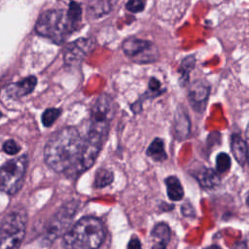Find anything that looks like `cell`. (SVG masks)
Wrapping results in <instances>:
<instances>
[{
    "label": "cell",
    "instance_id": "6da1fadb",
    "mask_svg": "<svg viewBox=\"0 0 249 249\" xmlns=\"http://www.w3.org/2000/svg\"><path fill=\"white\" fill-rule=\"evenodd\" d=\"M83 145L84 139L76 128H61L47 142L44 151L45 161L56 172L70 169L76 171Z\"/></svg>",
    "mask_w": 249,
    "mask_h": 249
},
{
    "label": "cell",
    "instance_id": "7a4b0ae2",
    "mask_svg": "<svg viewBox=\"0 0 249 249\" xmlns=\"http://www.w3.org/2000/svg\"><path fill=\"white\" fill-rule=\"evenodd\" d=\"M81 18V6L71 2L67 11L49 10L42 13L36 22L35 30L39 35L60 44L79 27Z\"/></svg>",
    "mask_w": 249,
    "mask_h": 249
},
{
    "label": "cell",
    "instance_id": "3957f363",
    "mask_svg": "<svg viewBox=\"0 0 249 249\" xmlns=\"http://www.w3.org/2000/svg\"><path fill=\"white\" fill-rule=\"evenodd\" d=\"M105 238V230L96 218L85 217L79 220L64 235L67 249H97Z\"/></svg>",
    "mask_w": 249,
    "mask_h": 249
},
{
    "label": "cell",
    "instance_id": "277c9868",
    "mask_svg": "<svg viewBox=\"0 0 249 249\" xmlns=\"http://www.w3.org/2000/svg\"><path fill=\"white\" fill-rule=\"evenodd\" d=\"M27 167V157L21 156L5 162L0 167V192L14 195L21 188Z\"/></svg>",
    "mask_w": 249,
    "mask_h": 249
},
{
    "label": "cell",
    "instance_id": "5b68a950",
    "mask_svg": "<svg viewBox=\"0 0 249 249\" xmlns=\"http://www.w3.org/2000/svg\"><path fill=\"white\" fill-rule=\"evenodd\" d=\"M25 234V218L18 212L8 214L0 225V249H18Z\"/></svg>",
    "mask_w": 249,
    "mask_h": 249
},
{
    "label": "cell",
    "instance_id": "8992f818",
    "mask_svg": "<svg viewBox=\"0 0 249 249\" xmlns=\"http://www.w3.org/2000/svg\"><path fill=\"white\" fill-rule=\"evenodd\" d=\"M113 116L114 104L112 98L107 94L99 95L92 106L89 131L106 137Z\"/></svg>",
    "mask_w": 249,
    "mask_h": 249
},
{
    "label": "cell",
    "instance_id": "52a82bcc",
    "mask_svg": "<svg viewBox=\"0 0 249 249\" xmlns=\"http://www.w3.org/2000/svg\"><path fill=\"white\" fill-rule=\"evenodd\" d=\"M122 49L125 55L137 63L154 62L159 57L158 49L152 42L136 37L125 39L122 45Z\"/></svg>",
    "mask_w": 249,
    "mask_h": 249
},
{
    "label": "cell",
    "instance_id": "ba28073f",
    "mask_svg": "<svg viewBox=\"0 0 249 249\" xmlns=\"http://www.w3.org/2000/svg\"><path fill=\"white\" fill-rule=\"evenodd\" d=\"M93 48L94 42L89 38H80L70 43L63 54L65 64L70 67L78 66Z\"/></svg>",
    "mask_w": 249,
    "mask_h": 249
},
{
    "label": "cell",
    "instance_id": "9c48e42d",
    "mask_svg": "<svg viewBox=\"0 0 249 249\" xmlns=\"http://www.w3.org/2000/svg\"><path fill=\"white\" fill-rule=\"evenodd\" d=\"M210 88L206 82L196 81L189 89V101L193 108L197 112H202L209 96Z\"/></svg>",
    "mask_w": 249,
    "mask_h": 249
},
{
    "label": "cell",
    "instance_id": "30bf717a",
    "mask_svg": "<svg viewBox=\"0 0 249 249\" xmlns=\"http://www.w3.org/2000/svg\"><path fill=\"white\" fill-rule=\"evenodd\" d=\"M37 84V79L34 76H29L18 83L12 84L7 87L6 92L9 97L18 98L30 93Z\"/></svg>",
    "mask_w": 249,
    "mask_h": 249
},
{
    "label": "cell",
    "instance_id": "8fae6325",
    "mask_svg": "<svg viewBox=\"0 0 249 249\" xmlns=\"http://www.w3.org/2000/svg\"><path fill=\"white\" fill-rule=\"evenodd\" d=\"M189 118L183 110L178 109L174 116V132L178 139L183 140L189 137L191 131Z\"/></svg>",
    "mask_w": 249,
    "mask_h": 249
},
{
    "label": "cell",
    "instance_id": "7c38bea8",
    "mask_svg": "<svg viewBox=\"0 0 249 249\" xmlns=\"http://www.w3.org/2000/svg\"><path fill=\"white\" fill-rule=\"evenodd\" d=\"M231 148L235 160L243 166L248 161V149L245 141L238 134H233L231 139Z\"/></svg>",
    "mask_w": 249,
    "mask_h": 249
},
{
    "label": "cell",
    "instance_id": "4fadbf2b",
    "mask_svg": "<svg viewBox=\"0 0 249 249\" xmlns=\"http://www.w3.org/2000/svg\"><path fill=\"white\" fill-rule=\"evenodd\" d=\"M166 186V193L170 200L178 201L184 196V190L176 176H169L164 181Z\"/></svg>",
    "mask_w": 249,
    "mask_h": 249
},
{
    "label": "cell",
    "instance_id": "5bb4252c",
    "mask_svg": "<svg viewBox=\"0 0 249 249\" xmlns=\"http://www.w3.org/2000/svg\"><path fill=\"white\" fill-rule=\"evenodd\" d=\"M196 178L201 187L207 189L214 188L220 183L219 175L211 168H202L197 173Z\"/></svg>",
    "mask_w": 249,
    "mask_h": 249
},
{
    "label": "cell",
    "instance_id": "9a60e30c",
    "mask_svg": "<svg viewBox=\"0 0 249 249\" xmlns=\"http://www.w3.org/2000/svg\"><path fill=\"white\" fill-rule=\"evenodd\" d=\"M146 154L157 161H163L167 159V155L164 151L163 141L160 138H156L149 145Z\"/></svg>",
    "mask_w": 249,
    "mask_h": 249
},
{
    "label": "cell",
    "instance_id": "2e32d148",
    "mask_svg": "<svg viewBox=\"0 0 249 249\" xmlns=\"http://www.w3.org/2000/svg\"><path fill=\"white\" fill-rule=\"evenodd\" d=\"M152 236L156 239H158L159 242H161L163 244H167L171 237V231L169 226L166 223L160 222L158 223L152 230Z\"/></svg>",
    "mask_w": 249,
    "mask_h": 249
},
{
    "label": "cell",
    "instance_id": "e0dca14e",
    "mask_svg": "<svg viewBox=\"0 0 249 249\" xmlns=\"http://www.w3.org/2000/svg\"><path fill=\"white\" fill-rule=\"evenodd\" d=\"M113 172L106 168H99L95 173L94 187L104 188L113 182Z\"/></svg>",
    "mask_w": 249,
    "mask_h": 249
},
{
    "label": "cell",
    "instance_id": "ac0fdd59",
    "mask_svg": "<svg viewBox=\"0 0 249 249\" xmlns=\"http://www.w3.org/2000/svg\"><path fill=\"white\" fill-rule=\"evenodd\" d=\"M231 167V158L226 153H220L216 158V171L224 173Z\"/></svg>",
    "mask_w": 249,
    "mask_h": 249
},
{
    "label": "cell",
    "instance_id": "d6986e66",
    "mask_svg": "<svg viewBox=\"0 0 249 249\" xmlns=\"http://www.w3.org/2000/svg\"><path fill=\"white\" fill-rule=\"evenodd\" d=\"M109 3L106 1H96L89 6V13H90L93 17H100L109 11Z\"/></svg>",
    "mask_w": 249,
    "mask_h": 249
},
{
    "label": "cell",
    "instance_id": "ffe728a7",
    "mask_svg": "<svg viewBox=\"0 0 249 249\" xmlns=\"http://www.w3.org/2000/svg\"><path fill=\"white\" fill-rule=\"evenodd\" d=\"M60 111L56 108H50L45 110L42 115V123L45 126H51L55 120L59 117Z\"/></svg>",
    "mask_w": 249,
    "mask_h": 249
},
{
    "label": "cell",
    "instance_id": "44dd1931",
    "mask_svg": "<svg viewBox=\"0 0 249 249\" xmlns=\"http://www.w3.org/2000/svg\"><path fill=\"white\" fill-rule=\"evenodd\" d=\"M195 57L192 56H187L183 59L182 63H181V67H180V72L182 75L183 80L186 82L189 78V73L190 71L194 68L195 66Z\"/></svg>",
    "mask_w": 249,
    "mask_h": 249
},
{
    "label": "cell",
    "instance_id": "7402d4cb",
    "mask_svg": "<svg viewBox=\"0 0 249 249\" xmlns=\"http://www.w3.org/2000/svg\"><path fill=\"white\" fill-rule=\"evenodd\" d=\"M146 0H128L126 3V9L132 13H140L144 10Z\"/></svg>",
    "mask_w": 249,
    "mask_h": 249
},
{
    "label": "cell",
    "instance_id": "603a6c76",
    "mask_svg": "<svg viewBox=\"0 0 249 249\" xmlns=\"http://www.w3.org/2000/svg\"><path fill=\"white\" fill-rule=\"evenodd\" d=\"M3 150L8 155H16L19 152V145L14 140H8L3 144Z\"/></svg>",
    "mask_w": 249,
    "mask_h": 249
},
{
    "label": "cell",
    "instance_id": "cb8c5ba5",
    "mask_svg": "<svg viewBox=\"0 0 249 249\" xmlns=\"http://www.w3.org/2000/svg\"><path fill=\"white\" fill-rule=\"evenodd\" d=\"M160 83L156 78H152L149 82V91L160 94Z\"/></svg>",
    "mask_w": 249,
    "mask_h": 249
},
{
    "label": "cell",
    "instance_id": "d4e9b609",
    "mask_svg": "<svg viewBox=\"0 0 249 249\" xmlns=\"http://www.w3.org/2000/svg\"><path fill=\"white\" fill-rule=\"evenodd\" d=\"M182 213L185 216H195V209L190 203H185L181 207Z\"/></svg>",
    "mask_w": 249,
    "mask_h": 249
},
{
    "label": "cell",
    "instance_id": "484cf974",
    "mask_svg": "<svg viewBox=\"0 0 249 249\" xmlns=\"http://www.w3.org/2000/svg\"><path fill=\"white\" fill-rule=\"evenodd\" d=\"M127 249H142L141 243H140V240L138 239V237L133 236L130 238V240L128 241V244H127Z\"/></svg>",
    "mask_w": 249,
    "mask_h": 249
},
{
    "label": "cell",
    "instance_id": "4316f807",
    "mask_svg": "<svg viewBox=\"0 0 249 249\" xmlns=\"http://www.w3.org/2000/svg\"><path fill=\"white\" fill-rule=\"evenodd\" d=\"M245 143H246L247 149H248V162H249V123H248L246 130H245Z\"/></svg>",
    "mask_w": 249,
    "mask_h": 249
},
{
    "label": "cell",
    "instance_id": "83f0119b",
    "mask_svg": "<svg viewBox=\"0 0 249 249\" xmlns=\"http://www.w3.org/2000/svg\"><path fill=\"white\" fill-rule=\"evenodd\" d=\"M232 249H248V246L245 242H240V243L235 244Z\"/></svg>",
    "mask_w": 249,
    "mask_h": 249
},
{
    "label": "cell",
    "instance_id": "f1b7e54d",
    "mask_svg": "<svg viewBox=\"0 0 249 249\" xmlns=\"http://www.w3.org/2000/svg\"><path fill=\"white\" fill-rule=\"evenodd\" d=\"M152 249H166V245L161 242H157L156 244H154Z\"/></svg>",
    "mask_w": 249,
    "mask_h": 249
},
{
    "label": "cell",
    "instance_id": "f546056e",
    "mask_svg": "<svg viewBox=\"0 0 249 249\" xmlns=\"http://www.w3.org/2000/svg\"><path fill=\"white\" fill-rule=\"evenodd\" d=\"M204 249H222L219 245H211V246H208V247H206V248H204Z\"/></svg>",
    "mask_w": 249,
    "mask_h": 249
},
{
    "label": "cell",
    "instance_id": "4dcf8cb0",
    "mask_svg": "<svg viewBox=\"0 0 249 249\" xmlns=\"http://www.w3.org/2000/svg\"><path fill=\"white\" fill-rule=\"evenodd\" d=\"M246 203L249 205V193L247 195V197H246Z\"/></svg>",
    "mask_w": 249,
    "mask_h": 249
},
{
    "label": "cell",
    "instance_id": "1f68e13d",
    "mask_svg": "<svg viewBox=\"0 0 249 249\" xmlns=\"http://www.w3.org/2000/svg\"><path fill=\"white\" fill-rule=\"evenodd\" d=\"M1 116H2V114H1V111H0V118H1Z\"/></svg>",
    "mask_w": 249,
    "mask_h": 249
}]
</instances>
